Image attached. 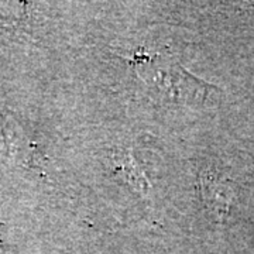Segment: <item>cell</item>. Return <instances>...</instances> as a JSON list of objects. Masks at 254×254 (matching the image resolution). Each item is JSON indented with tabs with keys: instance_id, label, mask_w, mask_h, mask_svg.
<instances>
[{
	"instance_id": "6da1fadb",
	"label": "cell",
	"mask_w": 254,
	"mask_h": 254,
	"mask_svg": "<svg viewBox=\"0 0 254 254\" xmlns=\"http://www.w3.org/2000/svg\"><path fill=\"white\" fill-rule=\"evenodd\" d=\"M200 195L206 208L218 218H223L232 206L235 187L225 175L209 170L200 175Z\"/></svg>"
},
{
	"instance_id": "7a4b0ae2",
	"label": "cell",
	"mask_w": 254,
	"mask_h": 254,
	"mask_svg": "<svg viewBox=\"0 0 254 254\" xmlns=\"http://www.w3.org/2000/svg\"><path fill=\"white\" fill-rule=\"evenodd\" d=\"M116 164H118L119 170L125 174V177L131 182V185L134 188L140 190H144L148 188V184L143 177V174L140 173V170L137 168L136 163L133 161L131 155H128L127 153L119 154V157L116 158Z\"/></svg>"
}]
</instances>
